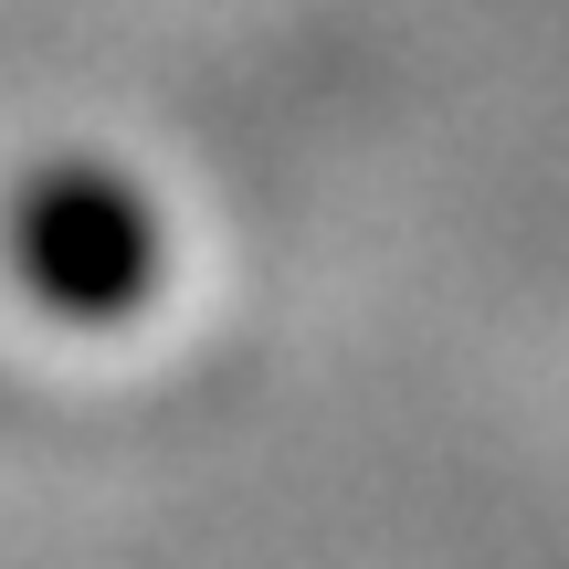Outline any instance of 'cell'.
<instances>
[{
    "label": "cell",
    "mask_w": 569,
    "mask_h": 569,
    "mask_svg": "<svg viewBox=\"0 0 569 569\" xmlns=\"http://www.w3.org/2000/svg\"><path fill=\"white\" fill-rule=\"evenodd\" d=\"M11 274L32 284L53 317L117 327L159 284V211L117 169H42L11 201Z\"/></svg>",
    "instance_id": "cell-1"
}]
</instances>
